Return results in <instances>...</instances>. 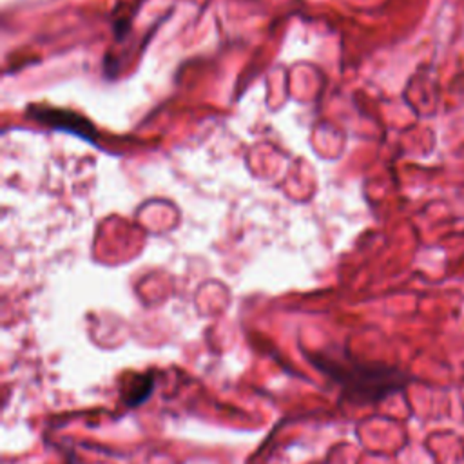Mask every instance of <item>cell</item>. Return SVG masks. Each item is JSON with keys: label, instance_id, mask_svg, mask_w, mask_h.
<instances>
[{"label": "cell", "instance_id": "obj_2", "mask_svg": "<svg viewBox=\"0 0 464 464\" xmlns=\"http://www.w3.org/2000/svg\"><path fill=\"white\" fill-rule=\"evenodd\" d=\"M29 116L34 118L40 123H45V125L56 129V130H63V132L80 136L87 141H94L96 132H94V127L91 125V121L85 120L83 116L72 112V111L49 109V107H44V109L31 107Z\"/></svg>", "mask_w": 464, "mask_h": 464}, {"label": "cell", "instance_id": "obj_3", "mask_svg": "<svg viewBox=\"0 0 464 464\" xmlns=\"http://www.w3.org/2000/svg\"><path fill=\"white\" fill-rule=\"evenodd\" d=\"M152 375H130L121 384V401L127 408H136L145 402L154 390Z\"/></svg>", "mask_w": 464, "mask_h": 464}, {"label": "cell", "instance_id": "obj_1", "mask_svg": "<svg viewBox=\"0 0 464 464\" xmlns=\"http://www.w3.org/2000/svg\"><path fill=\"white\" fill-rule=\"evenodd\" d=\"M308 357L341 388L343 399L355 406L379 404L411 382V375L399 366L359 361L350 352L323 350Z\"/></svg>", "mask_w": 464, "mask_h": 464}]
</instances>
